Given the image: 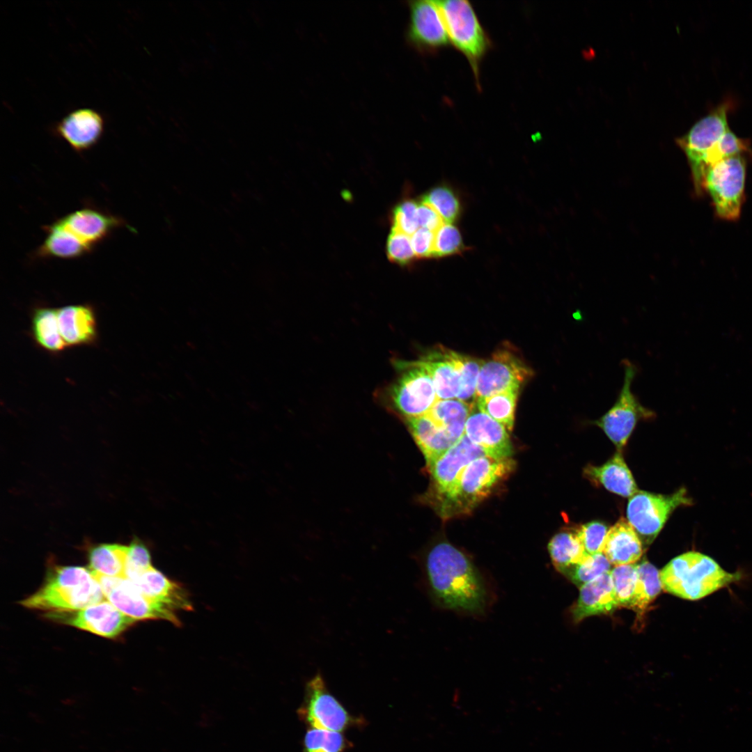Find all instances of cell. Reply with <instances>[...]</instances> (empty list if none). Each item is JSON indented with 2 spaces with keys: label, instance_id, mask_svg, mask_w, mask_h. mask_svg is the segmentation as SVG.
Here are the masks:
<instances>
[{
  "label": "cell",
  "instance_id": "6da1fadb",
  "mask_svg": "<svg viewBox=\"0 0 752 752\" xmlns=\"http://www.w3.org/2000/svg\"><path fill=\"white\" fill-rule=\"evenodd\" d=\"M429 594L440 607L471 615L484 613L487 592L484 579L470 559L446 541L433 545L424 561Z\"/></svg>",
  "mask_w": 752,
  "mask_h": 752
},
{
  "label": "cell",
  "instance_id": "7a4b0ae2",
  "mask_svg": "<svg viewBox=\"0 0 752 752\" xmlns=\"http://www.w3.org/2000/svg\"><path fill=\"white\" fill-rule=\"evenodd\" d=\"M104 599L91 570L79 566H58L50 572L42 586L21 604L49 613L65 612L82 609Z\"/></svg>",
  "mask_w": 752,
  "mask_h": 752
},
{
  "label": "cell",
  "instance_id": "3957f363",
  "mask_svg": "<svg viewBox=\"0 0 752 752\" xmlns=\"http://www.w3.org/2000/svg\"><path fill=\"white\" fill-rule=\"evenodd\" d=\"M662 589L687 600H698L740 579L712 557L696 551L673 558L659 572Z\"/></svg>",
  "mask_w": 752,
  "mask_h": 752
},
{
  "label": "cell",
  "instance_id": "277c9868",
  "mask_svg": "<svg viewBox=\"0 0 752 752\" xmlns=\"http://www.w3.org/2000/svg\"><path fill=\"white\" fill-rule=\"evenodd\" d=\"M514 467L511 457L495 460L485 455L471 461L462 472L453 492L441 500V513L449 517L467 512L506 479Z\"/></svg>",
  "mask_w": 752,
  "mask_h": 752
},
{
  "label": "cell",
  "instance_id": "5b68a950",
  "mask_svg": "<svg viewBox=\"0 0 752 752\" xmlns=\"http://www.w3.org/2000/svg\"><path fill=\"white\" fill-rule=\"evenodd\" d=\"M747 157L737 155L720 160L705 172L703 194L710 198L715 215L735 221L739 219L745 201Z\"/></svg>",
  "mask_w": 752,
  "mask_h": 752
},
{
  "label": "cell",
  "instance_id": "8992f818",
  "mask_svg": "<svg viewBox=\"0 0 752 752\" xmlns=\"http://www.w3.org/2000/svg\"><path fill=\"white\" fill-rule=\"evenodd\" d=\"M450 42L467 59L477 88L480 86V65L489 50L491 40L471 4L467 0L438 1Z\"/></svg>",
  "mask_w": 752,
  "mask_h": 752
},
{
  "label": "cell",
  "instance_id": "52a82bcc",
  "mask_svg": "<svg viewBox=\"0 0 752 752\" xmlns=\"http://www.w3.org/2000/svg\"><path fill=\"white\" fill-rule=\"evenodd\" d=\"M729 104L723 102L696 122L688 132L676 139L690 168L697 196L703 195V182L707 159L724 134L730 129L728 123Z\"/></svg>",
  "mask_w": 752,
  "mask_h": 752
},
{
  "label": "cell",
  "instance_id": "ba28073f",
  "mask_svg": "<svg viewBox=\"0 0 752 752\" xmlns=\"http://www.w3.org/2000/svg\"><path fill=\"white\" fill-rule=\"evenodd\" d=\"M624 377L617 398L611 407L592 422L601 428L618 450L625 446L639 421L651 419L655 412L643 406L632 391L638 368L629 359L622 361Z\"/></svg>",
  "mask_w": 752,
  "mask_h": 752
},
{
  "label": "cell",
  "instance_id": "9c48e42d",
  "mask_svg": "<svg viewBox=\"0 0 752 752\" xmlns=\"http://www.w3.org/2000/svg\"><path fill=\"white\" fill-rule=\"evenodd\" d=\"M398 378L388 388L393 407L407 418L428 414L438 400L432 378L419 362H399Z\"/></svg>",
  "mask_w": 752,
  "mask_h": 752
},
{
  "label": "cell",
  "instance_id": "30bf717a",
  "mask_svg": "<svg viewBox=\"0 0 752 752\" xmlns=\"http://www.w3.org/2000/svg\"><path fill=\"white\" fill-rule=\"evenodd\" d=\"M691 504V499L684 488L669 495L638 491L629 498L627 517L643 546L649 545L676 508Z\"/></svg>",
  "mask_w": 752,
  "mask_h": 752
},
{
  "label": "cell",
  "instance_id": "8fae6325",
  "mask_svg": "<svg viewBox=\"0 0 752 752\" xmlns=\"http://www.w3.org/2000/svg\"><path fill=\"white\" fill-rule=\"evenodd\" d=\"M298 714L311 728L340 733L356 721L329 691L320 673H317L307 682Z\"/></svg>",
  "mask_w": 752,
  "mask_h": 752
},
{
  "label": "cell",
  "instance_id": "7c38bea8",
  "mask_svg": "<svg viewBox=\"0 0 752 752\" xmlns=\"http://www.w3.org/2000/svg\"><path fill=\"white\" fill-rule=\"evenodd\" d=\"M93 574L100 584L105 598L123 613L136 621L159 619L177 627L181 625L175 611L144 596L128 579Z\"/></svg>",
  "mask_w": 752,
  "mask_h": 752
},
{
  "label": "cell",
  "instance_id": "4fadbf2b",
  "mask_svg": "<svg viewBox=\"0 0 752 752\" xmlns=\"http://www.w3.org/2000/svg\"><path fill=\"white\" fill-rule=\"evenodd\" d=\"M532 371L512 351L501 349L483 361L478 377L476 397H487L510 390H519Z\"/></svg>",
  "mask_w": 752,
  "mask_h": 752
},
{
  "label": "cell",
  "instance_id": "5bb4252c",
  "mask_svg": "<svg viewBox=\"0 0 752 752\" xmlns=\"http://www.w3.org/2000/svg\"><path fill=\"white\" fill-rule=\"evenodd\" d=\"M407 40L422 53H434L449 44V38L438 1L409 2Z\"/></svg>",
  "mask_w": 752,
  "mask_h": 752
},
{
  "label": "cell",
  "instance_id": "9a60e30c",
  "mask_svg": "<svg viewBox=\"0 0 752 752\" xmlns=\"http://www.w3.org/2000/svg\"><path fill=\"white\" fill-rule=\"evenodd\" d=\"M47 617L110 639L118 636L136 622L108 600L77 611L49 613Z\"/></svg>",
  "mask_w": 752,
  "mask_h": 752
},
{
  "label": "cell",
  "instance_id": "2e32d148",
  "mask_svg": "<svg viewBox=\"0 0 752 752\" xmlns=\"http://www.w3.org/2000/svg\"><path fill=\"white\" fill-rule=\"evenodd\" d=\"M485 455H487L483 448L464 434L448 451L428 466L441 500L453 492L464 468L471 461Z\"/></svg>",
  "mask_w": 752,
  "mask_h": 752
},
{
  "label": "cell",
  "instance_id": "e0dca14e",
  "mask_svg": "<svg viewBox=\"0 0 752 752\" xmlns=\"http://www.w3.org/2000/svg\"><path fill=\"white\" fill-rule=\"evenodd\" d=\"M104 127V119L99 111L91 108H80L58 121L53 127V132L74 151L81 153L100 141Z\"/></svg>",
  "mask_w": 752,
  "mask_h": 752
},
{
  "label": "cell",
  "instance_id": "ac0fdd59",
  "mask_svg": "<svg viewBox=\"0 0 752 752\" xmlns=\"http://www.w3.org/2000/svg\"><path fill=\"white\" fill-rule=\"evenodd\" d=\"M56 221L92 250L113 231L125 225L121 218L89 206L71 212Z\"/></svg>",
  "mask_w": 752,
  "mask_h": 752
},
{
  "label": "cell",
  "instance_id": "d6986e66",
  "mask_svg": "<svg viewBox=\"0 0 752 752\" xmlns=\"http://www.w3.org/2000/svg\"><path fill=\"white\" fill-rule=\"evenodd\" d=\"M504 425L472 407L467 420L464 434L495 460L510 458L512 446Z\"/></svg>",
  "mask_w": 752,
  "mask_h": 752
},
{
  "label": "cell",
  "instance_id": "ffe728a7",
  "mask_svg": "<svg viewBox=\"0 0 752 752\" xmlns=\"http://www.w3.org/2000/svg\"><path fill=\"white\" fill-rule=\"evenodd\" d=\"M130 581L144 596L175 611L193 610L189 593L184 586L169 579L153 566Z\"/></svg>",
  "mask_w": 752,
  "mask_h": 752
},
{
  "label": "cell",
  "instance_id": "44dd1931",
  "mask_svg": "<svg viewBox=\"0 0 752 752\" xmlns=\"http://www.w3.org/2000/svg\"><path fill=\"white\" fill-rule=\"evenodd\" d=\"M434 382L438 399L457 398L461 380L457 352L439 347L419 360Z\"/></svg>",
  "mask_w": 752,
  "mask_h": 752
},
{
  "label": "cell",
  "instance_id": "7402d4cb",
  "mask_svg": "<svg viewBox=\"0 0 752 752\" xmlns=\"http://www.w3.org/2000/svg\"><path fill=\"white\" fill-rule=\"evenodd\" d=\"M61 336L67 346L90 345L97 338L95 311L88 304H71L56 308Z\"/></svg>",
  "mask_w": 752,
  "mask_h": 752
},
{
  "label": "cell",
  "instance_id": "603a6c76",
  "mask_svg": "<svg viewBox=\"0 0 752 752\" xmlns=\"http://www.w3.org/2000/svg\"><path fill=\"white\" fill-rule=\"evenodd\" d=\"M610 572L580 587L578 600L572 609L577 622L595 615L607 614L618 608Z\"/></svg>",
  "mask_w": 752,
  "mask_h": 752
},
{
  "label": "cell",
  "instance_id": "cb8c5ba5",
  "mask_svg": "<svg viewBox=\"0 0 752 752\" xmlns=\"http://www.w3.org/2000/svg\"><path fill=\"white\" fill-rule=\"evenodd\" d=\"M643 552V544L627 519H620L608 531L602 553L614 566L634 564Z\"/></svg>",
  "mask_w": 752,
  "mask_h": 752
},
{
  "label": "cell",
  "instance_id": "d4e9b609",
  "mask_svg": "<svg viewBox=\"0 0 752 752\" xmlns=\"http://www.w3.org/2000/svg\"><path fill=\"white\" fill-rule=\"evenodd\" d=\"M583 473L590 481L600 484L607 490L622 496L631 497L639 491L620 451L601 466L588 465Z\"/></svg>",
  "mask_w": 752,
  "mask_h": 752
},
{
  "label": "cell",
  "instance_id": "484cf974",
  "mask_svg": "<svg viewBox=\"0 0 752 752\" xmlns=\"http://www.w3.org/2000/svg\"><path fill=\"white\" fill-rule=\"evenodd\" d=\"M44 230V241L34 254L38 258L74 259L93 251L56 220L45 226Z\"/></svg>",
  "mask_w": 752,
  "mask_h": 752
},
{
  "label": "cell",
  "instance_id": "4316f807",
  "mask_svg": "<svg viewBox=\"0 0 752 752\" xmlns=\"http://www.w3.org/2000/svg\"><path fill=\"white\" fill-rule=\"evenodd\" d=\"M407 422L428 466L457 441L437 426L427 414L407 418Z\"/></svg>",
  "mask_w": 752,
  "mask_h": 752
},
{
  "label": "cell",
  "instance_id": "83f0119b",
  "mask_svg": "<svg viewBox=\"0 0 752 752\" xmlns=\"http://www.w3.org/2000/svg\"><path fill=\"white\" fill-rule=\"evenodd\" d=\"M473 405L457 398L438 399L427 415L458 441L464 434L465 424Z\"/></svg>",
  "mask_w": 752,
  "mask_h": 752
},
{
  "label": "cell",
  "instance_id": "f1b7e54d",
  "mask_svg": "<svg viewBox=\"0 0 752 752\" xmlns=\"http://www.w3.org/2000/svg\"><path fill=\"white\" fill-rule=\"evenodd\" d=\"M547 548L553 565L565 577L587 554L576 529L575 532L558 533L551 538Z\"/></svg>",
  "mask_w": 752,
  "mask_h": 752
},
{
  "label": "cell",
  "instance_id": "f546056e",
  "mask_svg": "<svg viewBox=\"0 0 752 752\" xmlns=\"http://www.w3.org/2000/svg\"><path fill=\"white\" fill-rule=\"evenodd\" d=\"M31 332L36 343L46 351L56 353L67 347L59 331L56 308L49 306L34 308Z\"/></svg>",
  "mask_w": 752,
  "mask_h": 752
},
{
  "label": "cell",
  "instance_id": "4dcf8cb0",
  "mask_svg": "<svg viewBox=\"0 0 752 752\" xmlns=\"http://www.w3.org/2000/svg\"><path fill=\"white\" fill-rule=\"evenodd\" d=\"M128 546L101 544L88 553L89 567L93 572L117 578H126L125 566Z\"/></svg>",
  "mask_w": 752,
  "mask_h": 752
},
{
  "label": "cell",
  "instance_id": "1f68e13d",
  "mask_svg": "<svg viewBox=\"0 0 752 752\" xmlns=\"http://www.w3.org/2000/svg\"><path fill=\"white\" fill-rule=\"evenodd\" d=\"M636 583L629 609L643 613L662 589L659 572L648 561L636 564Z\"/></svg>",
  "mask_w": 752,
  "mask_h": 752
},
{
  "label": "cell",
  "instance_id": "d6a6232c",
  "mask_svg": "<svg viewBox=\"0 0 752 752\" xmlns=\"http://www.w3.org/2000/svg\"><path fill=\"white\" fill-rule=\"evenodd\" d=\"M519 390H510L476 400V407L506 427L513 428L517 400Z\"/></svg>",
  "mask_w": 752,
  "mask_h": 752
},
{
  "label": "cell",
  "instance_id": "836d02e7",
  "mask_svg": "<svg viewBox=\"0 0 752 752\" xmlns=\"http://www.w3.org/2000/svg\"><path fill=\"white\" fill-rule=\"evenodd\" d=\"M421 202L434 209L444 223H453L461 213V203L457 194L445 185L429 190L423 196Z\"/></svg>",
  "mask_w": 752,
  "mask_h": 752
},
{
  "label": "cell",
  "instance_id": "e575fe53",
  "mask_svg": "<svg viewBox=\"0 0 752 752\" xmlns=\"http://www.w3.org/2000/svg\"><path fill=\"white\" fill-rule=\"evenodd\" d=\"M610 574L618 607L629 609L636 583V564L614 566Z\"/></svg>",
  "mask_w": 752,
  "mask_h": 752
},
{
  "label": "cell",
  "instance_id": "d590c367",
  "mask_svg": "<svg viewBox=\"0 0 752 752\" xmlns=\"http://www.w3.org/2000/svg\"><path fill=\"white\" fill-rule=\"evenodd\" d=\"M302 752H344L347 742L340 732L311 728L304 739Z\"/></svg>",
  "mask_w": 752,
  "mask_h": 752
},
{
  "label": "cell",
  "instance_id": "8d00e7d4",
  "mask_svg": "<svg viewBox=\"0 0 752 752\" xmlns=\"http://www.w3.org/2000/svg\"><path fill=\"white\" fill-rule=\"evenodd\" d=\"M611 571V563L603 553L586 554L567 575L576 586L581 587L602 574Z\"/></svg>",
  "mask_w": 752,
  "mask_h": 752
},
{
  "label": "cell",
  "instance_id": "74e56055",
  "mask_svg": "<svg viewBox=\"0 0 752 752\" xmlns=\"http://www.w3.org/2000/svg\"><path fill=\"white\" fill-rule=\"evenodd\" d=\"M457 359L461 386L457 399L473 405L476 400L477 382L483 361L460 353H457Z\"/></svg>",
  "mask_w": 752,
  "mask_h": 752
},
{
  "label": "cell",
  "instance_id": "f35d334b",
  "mask_svg": "<svg viewBox=\"0 0 752 752\" xmlns=\"http://www.w3.org/2000/svg\"><path fill=\"white\" fill-rule=\"evenodd\" d=\"M465 248L459 229L453 224L444 223L435 231L434 257L459 254Z\"/></svg>",
  "mask_w": 752,
  "mask_h": 752
},
{
  "label": "cell",
  "instance_id": "ab89813d",
  "mask_svg": "<svg viewBox=\"0 0 752 752\" xmlns=\"http://www.w3.org/2000/svg\"><path fill=\"white\" fill-rule=\"evenodd\" d=\"M389 259L400 265H406L415 258L409 235L392 228L386 242Z\"/></svg>",
  "mask_w": 752,
  "mask_h": 752
},
{
  "label": "cell",
  "instance_id": "60d3db41",
  "mask_svg": "<svg viewBox=\"0 0 752 752\" xmlns=\"http://www.w3.org/2000/svg\"><path fill=\"white\" fill-rule=\"evenodd\" d=\"M608 531L606 524L597 521L585 524L576 529L586 552L590 555L602 553Z\"/></svg>",
  "mask_w": 752,
  "mask_h": 752
},
{
  "label": "cell",
  "instance_id": "b9f144b4",
  "mask_svg": "<svg viewBox=\"0 0 752 752\" xmlns=\"http://www.w3.org/2000/svg\"><path fill=\"white\" fill-rule=\"evenodd\" d=\"M152 567L151 556L148 548L141 541L133 540L128 546L125 566L126 578L132 580Z\"/></svg>",
  "mask_w": 752,
  "mask_h": 752
},
{
  "label": "cell",
  "instance_id": "7bdbcfd3",
  "mask_svg": "<svg viewBox=\"0 0 752 752\" xmlns=\"http://www.w3.org/2000/svg\"><path fill=\"white\" fill-rule=\"evenodd\" d=\"M418 203L407 199L397 205L393 212V228L408 235H413L418 228L417 209Z\"/></svg>",
  "mask_w": 752,
  "mask_h": 752
},
{
  "label": "cell",
  "instance_id": "ee69618b",
  "mask_svg": "<svg viewBox=\"0 0 752 752\" xmlns=\"http://www.w3.org/2000/svg\"><path fill=\"white\" fill-rule=\"evenodd\" d=\"M411 242L416 258L434 257V232L425 228H418L411 235Z\"/></svg>",
  "mask_w": 752,
  "mask_h": 752
},
{
  "label": "cell",
  "instance_id": "f6af8a7d",
  "mask_svg": "<svg viewBox=\"0 0 752 752\" xmlns=\"http://www.w3.org/2000/svg\"><path fill=\"white\" fill-rule=\"evenodd\" d=\"M417 221L419 228L428 229L434 233L444 223L434 209L423 202L418 203Z\"/></svg>",
  "mask_w": 752,
  "mask_h": 752
}]
</instances>
